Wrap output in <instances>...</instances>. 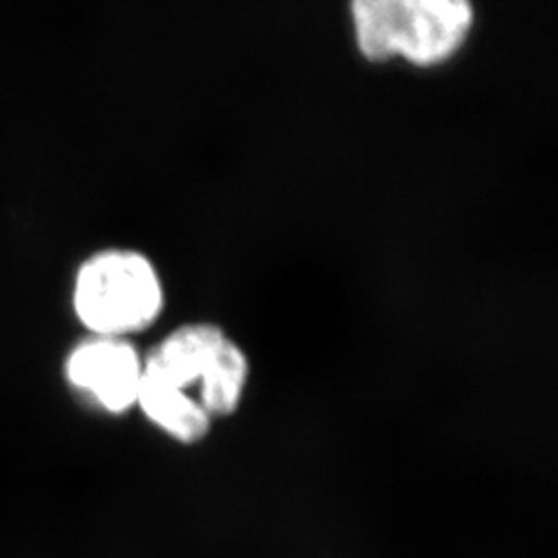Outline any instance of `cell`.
<instances>
[{
    "instance_id": "5",
    "label": "cell",
    "mask_w": 558,
    "mask_h": 558,
    "mask_svg": "<svg viewBox=\"0 0 558 558\" xmlns=\"http://www.w3.org/2000/svg\"><path fill=\"white\" fill-rule=\"evenodd\" d=\"M135 410L166 439L182 447H197L209 439L216 426L195 399L184 396L177 387L147 377L145 373Z\"/></svg>"
},
{
    "instance_id": "3",
    "label": "cell",
    "mask_w": 558,
    "mask_h": 558,
    "mask_svg": "<svg viewBox=\"0 0 558 558\" xmlns=\"http://www.w3.org/2000/svg\"><path fill=\"white\" fill-rule=\"evenodd\" d=\"M62 375L81 401L104 416L120 418L137 408L143 352L133 339L85 336L69 350Z\"/></svg>"
},
{
    "instance_id": "2",
    "label": "cell",
    "mask_w": 558,
    "mask_h": 558,
    "mask_svg": "<svg viewBox=\"0 0 558 558\" xmlns=\"http://www.w3.org/2000/svg\"><path fill=\"white\" fill-rule=\"evenodd\" d=\"M166 304L158 265L129 246L94 251L71 283V308L87 336L137 338L161 319Z\"/></svg>"
},
{
    "instance_id": "6",
    "label": "cell",
    "mask_w": 558,
    "mask_h": 558,
    "mask_svg": "<svg viewBox=\"0 0 558 558\" xmlns=\"http://www.w3.org/2000/svg\"><path fill=\"white\" fill-rule=\"evenodd\" d=\"M352 36L371 64L398 62V32L391 0H348Z\"/></svg>"
},
{
    "instance_id": "1",
    "label": "cell",
    "mask_w": 558,
    "mask_h": 558,
    "mask_svg": "<svg viewBox=\"0 0 558 558\" xmlns=\"http://www.w3.org/2000/svg\"><path fill=\"white\" fill-rule=\"evenodd\" d=\"M143 373L195 399L214 422L234 418L246 399L248 352L214 320H186L143 352Z\"/></svg>"
},
{
    "instance_id": "4",
    "label": "cell",
    "mask_w": 558,
    "mask_h": 558,
    "mask_svg": "<svg viewBox=\"0 0 558 558\" xmlns=\"http://www.w3.org/2000/svg\"><path fill=\"white\" fill-rule=\"evenodd\" d=\"M398 32V60L430 71L451 62L472 38V0H391Z\"/></svg>"
}]
</instances>
